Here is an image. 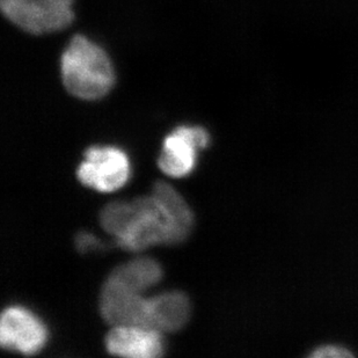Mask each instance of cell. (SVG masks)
Here are the masks:
<instances>
[{"label": "cell", "mask_w": 358, "mask_h": 358, "mask_svg": "<svg viewBox=\"0 0 358 358\" xmlns=\"http://www.w3.org/2000/svg\"><path fill=\"white\" fill-rule=\"evenodd\" d=\"M61 75L66 91L83 100L103 98L115 81L108 55L83 35H76L62 55Z\"/></svg>", "instance_id": "obj_2"}, {"label": "cell", "mask_w": 358, "mask_h": 358, "mask_svg": "<svg viewBox=\"0 0 358 358\" xmlns=\"http://www.w3.org/2000/svg\"><path fill=\"white\" fill-rule=\"evenodd\" d=\"M3 15L22 31L41 35L69 27L73 17L45 10L38 0H0Z\"/></svg>", "instance_id": "obj_7"}, {"label": "cell", "mask_w": 358, "mask_h": 358, "mask_svg": "<svg viewBox=\"0 0 358 358\" xmlns=\"http://www.w3.org/2000/svg\"><path fill=\"white\" fill-rule=\"evenodd\" d=\"M100 311L112 326H138L149 328V299L137 291L109 276L101 290Z\"/></svg>", "instance_id": "obj_4"}, {"label": "cell", "mask_w": 358, "mask_h": 358, "mask_svg": "<svg viewBox=\"0 0 358 358\" xmlns=\"http://www.w3.org/2000/svg\"><path fill=\"white\" fill-rule=\"evenodd\" d=\"M47 341V329L33 313L22 308H8L0 321V343L3 348L34 355Z\"/></svg>", "instance_id": "obj_6"}, {"label": "cell", "mask_w": 358, "mask_h": 358, "mask_svg": "<svg viewBox=\"0 0 358 358\" xmlns=\"http://www.w3.org/2000/svg\"><path fill=\"white\" fill-rule=\"evenodd\" d=\"M100 222L125 250H141L158 243H181L172 215L155 195L132 202L109 203L102 209Z\"/></svg>", "instance_id": "obj_1"}, {"label": "cell", "mask_w": 358, "mask_h": 358, "mask_svg": "<svg viewBox=\"0 0 358 358\" xmlns=\"http://www.w3.org/2000/svg\"><path fill=\"white\" fill-rule=\"evenodd\" d=\"M311 357L327 358V357H352L354 356L350 350L338 345H324L315 348L312 352Z\"/></svg>", "instance_id": "obj_12"}, {"label": "cell", "mask_w": 358, "mask_h": 358, "mask_svg": "<svg viewBox=\"0 0 358 358\" xmlns=\"http://www.w3.org/2000/svg\"><path fill=\"white\" fill-rule=\"evenodd\" d=\"M77 176L85 186L102 193H110L124 186L130 176L128 157L116 148H90L85 152Z\"/></svg>", "instance_id": "obj_3"}, {"label": "cell", "mask_w": 358, "mask_h": 358, "mask_svg": "<svg viewBox=\"0 0 358 358\" xmlns=\"http://www.w3.org/2000/svg\"><path fill=\"white\" fill-rule=\"evenodd\" d=\"M110 276L121 280L132 290L142 292L162 280V271L156 261L142 257L115 268Z\"/></svg>", "instance_id": "obj_10"}, {"label": "cell", "mask_w": 358, "mask_h": 358, "mask_svg": "<svg viewBox=\"0 0 358 358\" xmlns=\"http://www.w3.org/2000/svg\"><path fill=\"white\" fill-rule=\"evenodd\" d=\"M109 354L129 358H156L164 354L160 331L138 326H115L106 336Z\"/></svg>", "instance_id": "obj_8"}, {"label": "cell", "mask_w": 358, "mask_h": 358, "mask_svg": "<svg viewBox=\"0 0 358 358\" xmlns=\"http://www.w3.org/2000/svg\"><path fill=\"white\" fill-rule=\"evenodd\" d=\"M42 6L45 7V10L54 12V13H59L66 17H75L73 10H72V5L75 0H38Z\"/></svg>", "instance_id": "obj_13"}, {"label": "cell", "mask_w": 358, "mask_h": 358, "mask_svg": "<svg viewBox=\"0 0 358 358\" xmlns=\"http://www.w3.org/2000/svg\"><path fill=\"white\" fill-rule=\"evenodd\" d=\"M152 195H155L157 199H159L169 209L173 220L176 222L180 239L183 241L188 237V234L193 229L194 224L193 213L189 209L186 201L172 186H169V183L162 182V181L157 182L153 186Z\"/></svg>", "instance_id": "obj_11"}, {"label": "cell", "mask_w": 358, "mask_h": 358, "mask_svg": "<svg viewBox=\"0 0 358 358\" xmlns=\"http://www.w3.org/2000/svg\"><path fill=\"white\" fill-rule=\"evenodd\" d=\"M209 135L201 127H180L165 138L160 155V169L173 178H182L195 167L197 149L206 148Z\"/></svg>", "instance_id": "obj_5"}, {"label": "cell", "mask_w": 358, "mask_h": 358, "mask_svg": "<svg viewBox=\"0 0 358 358\" xmlns=\"http://www.w3.org/2000/svg\"><path fill=\"white\" fill-rule=\"evenodd\" d=\"M190 304L186 294L169 292L149 299V327L162 331H176L189 319Z\"/></svg>", "instance_id": "obj_9"}]
</instances>
